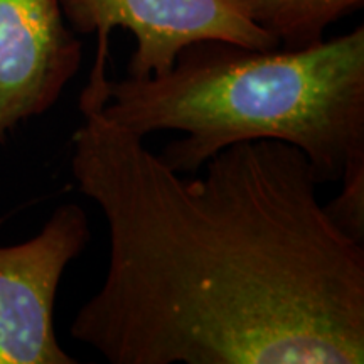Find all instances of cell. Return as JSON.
<instances>
[{
	"instance_id": "cell-6",
	"label": "cell",
	"mask_w": 364,
	"mask_h": 364,
	"mask_svg": "<svg viewBox=\"0 0 364 364\" xmlns=\"http://www.w3.org/2000/svg\"><path fill=\"white\" fill-rule=\"evenodd\" d=\"M255 26L279 41L282 49L311 48L326 29L363 7L364 0H233Z\"/></svg>"
},
{
	"instance_id": "cell-1",
	"label": "cell",
	"mask_w": 364,
	"mask_h": 364,
	"mask_svg": "<svg viewBox=\"0 0 364 364\" xmlns=\"http://www.w3.org/2000/svg\"><path fill=\"white\" fill-rule=\"evenodd\" d=\"M83 88L71 172L108 226L70 334L112 364H363L364 245L332 225L306 154L230 145L186 179Z\"/></svg>"
},
{
	"instance_id": "cell-2",
	"label": "cell",
	"mask_w": 364,
	"mask_h": 364,
	"mask_svg": "<svg viewBox=\"0 0 364 364\" xmlns=\"http://www.w3.org/2000/svg\"><path fill=\"white\" fill-rule=\"evenodd\" d=\"M105 93V118L140 139L184 132L159 154L181 174L273 139L302 150L321 184L336 182L364 159V27L304 49L198 41L164 75L107 78Z\"/></svg>"
},
{
	"instance_id": "cell-3",
	"label": "cell",
	"mask_w": 364,
	"mask_h": 364,
	"mask_svg": "<svg viewBox=\"0 0 364 364\" xmlns=\"http://www.w3.org/2000/svg\"><path fill=\"white\" fill-rule=\"evenodd\" d=\"M85 209L61 204L34 238L0 247V364H75L54 332V302L66 267L85 252Z\"/></svg>"
},
{
	"instance_id": "cell-5",
	"label": "cell",
	"mask_w": 364,
	"mask_h": 364,
	"mask_svg": "<svg viewBox=\"0 0 364 364\" xmlns=\"http://www.w3.org/2000/svg\"><path fill=\"white\" fill-rule=\"evenodd\" d=\"M80 66L59 0H0V144L54 107Z\"/></svg>"
},
{
	"instance_id": "cell-4",
	"label": "cell",
	"mask_w": 364,
	"mask_h": 364,
	"mask_svg": "<svg viewBox=\"0 0 364 364\" xmlns=\"http://www.w3.org/2000/svg\"><path fill=\"white\" fill-rule=\"evenodd\" d=\"M75 34L108 43L115 27L134 34L136 48L127 76L167 73L177 54L198 41L218 39L250 49H277L279 41L255 26L233 0H59Z\"/></svg>"
},
{
	"instance_id": "cell-7",
	"label": "cell",
	"mask_w": 364,
	"mask_h": 364,
	"mask_svg": "<svg viewBox=\"0 0 364 364\" xmlns=\"http://www.w3.org/2000/svg\"><path fill=\"white\" fill-rule=\"evenodd\" d=\"M341 181L343 191L324 204V211L341 233L364 245V159L353 162Z\"/></svg>"
}]
</instances>
